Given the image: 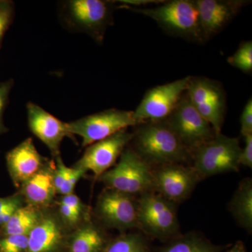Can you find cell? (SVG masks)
<instances>
[{
	"label": "cell",
	"mask_w": 252,
	"mask_h": 252,
	"mask_svg": "<svg viewBox=\"0 0 252 252\" xmlns=\"http://www.w3.org/2000/svg\"><path fill=\"white\" fill-rule=\"evenodd\" d=\"M137 126L132 138L133 150L150 166L182 164L191 157L163 121L144 122Z\"/></svg>",
	"instance_id": "obj_1"
},
{
	"label": "cell",
	"mask_w": 252,
	"mask_h": 252,
	"mask_svg": "<svg viewBox=\"0 0 252 252\" xmlns=\"http://www.w3.org/2000/svg\"><path fill=\"white\" fill-rule=\"evenodd\" d=\"M115 1L67 0L59 4L60 22L68 31L83 33L97 44L103 43L106 31L114 23Z\"/></svg>",
	"instance_id": "obj_2"
},
{
	"label": "cell",
	"mask_w": 252,
	"mask_h": 252,
	"mask_svg": "<svg viewBox=\"0 0 252 252\" xmlns=\"http://www.w3.org/2000/svg\"><path fill=\"white\" fill-rule=\"evenodd\" d=\"M119 8L130 9L152 18L172 35L194 42H205L195 1L174 0L154 8L132 7L126 5Z\"/></svg>",
	"instance_id": "obj_3"
},
{
	"label": "cell",
	"mask_w": 252,
	"mask_h": 252,
	"mask_svg": "<svg viewBox=\"0 0 252 252\" xmlns=\"http://www.w3.org/2000/svg\"><path fill=\"white\" fill-rule=\"evenodd\" d=\"M242 148L238 138L220 133L198 147L192 154L193 168L199 178L238 172Z\"/></svg>",
	"instance_id": "obj_4"
},
{
	"label": "cell",
	"mask_w": 252,
	"mask_h": 252,
	"mask_svg": "<svg viewBox=\"0 0 252 252\" xmlns=\"http://www.w3.org/2000/svg\"><path fill=\"white\" fill-rule=\"evenodd\" d=\"M99 179L108 189L129 195L153 190L152 167L133 149H126L117 165L102 174Z\"/></svg>",
	"instance_id": "obj_5"
},
{
	"label": "cell",
	"mask_w": 252,
	"mask_h": 252,
	"mask_svg": "<svg viewBox=\"0 0 252 252\" xmlns=\"http://www.w3.org/2000/svg\"><path fill=\"white\" fill-rule=\"evenodd\" d=\"M137 203L139 228L160 240L175 236L179 221L173 203L153 191L141 194Z\"/></svg>",
	"instance_id": "obj_6"
},
{
	"label": "cell",
	"mask_w": 252,
	"mask_h": 252,
	"mask_svg": "<svg viewBox=\"0 0 252 252\" xmlns=\"http://www.w3.org/2000/svg\"><path fill=\"white\" fill-rule=\"evenodd\" d=\"M69 132L80 136L82 147H87L94 142L110 137L130 126L138 125L132 111L109 109L67 123Z\"/></svg>",
	"instance_id": "obj_7"
},
{
	"label": "cell",
	"mask_w": 252,
	"mask_h": 252,
	"mask_svg": "<svg viewBox=\"0 0 252 252\" xmlns=\"http://www.w3.org/2000/svg\"><path fill=\"white\" fill-rule=\"evenodd\" d=\"M163 122L191 154L216 135L213 127L190 102L187 91L173 112Z\"/></svg>",
	"instance_id": "obj_8"
},
{
	"label": "cell",
	"mask_w": 252,
	"mask_h": 252,
	"mask_svg": "<svg viewBox=\"0 0 252 252\" xmlns=\"http://www.w3.org/2000/svg\"><path fill=\"white\" fill-rule=\"evenodd\" d=\"M190 76L163 85L155 86L144 94L140 104L133 111L138 124L165 120L177 107L187 91Z\"/></svg>",
	"instance_id": "obj_9"
},
{
	"label": "cell",
	"mask_w": 252,
	"mask_h": 252,
	"mask_svg": "<svg viewBox=\"0 0 252 252\" xmlns=\"http://www.w3.org/2000/svg\"><path fill=\"white\" fill-rule=\"evenodd\" d=\"M187 94L194 107L216 134L220 133L224 122L226 98L220 83L207 78L190 77Z\"/></svg>",
	"instance_id": "obj_10"
},
{
	"label": "cell",
	"mask_w": 252,
	"mask_h": 252,
	"mask_svg": "<svg viewBox=\"0 0 252 252\" xmlns=\"http://www.w3.org/2000/svg\"><path fill=\"white\" fill-rule=\"evenodd\" d=\"M133 138V133L124 129L110 137L91 144L75 164L76 168L91 171L96 178L112 168L126 146Z\"/></svg>",
	"instance_id": "obj_11"
},
{
	"label": "cell",
	"mask_w": 252,
	"mask_h": 252,
	"mask_svg": "<svg viewBox=\"0 0 252 252\" xmlns=\"http://www.w3.org/2000/svg\"><path fill=\"white\" fill-rule=\"evenodd\" d=\"M96 212L110 228L120 230L139 228L138 203L133 195L108 189L99 196Z\"/></svg>",
	"instance_id": "obj_12"
},
{
	"label": "cell",
	"mask_w": 252,
	"mask_h": 252,
	"mask_svg": "<svg viewBox=\"0 0 252 252\" xmlns=\"http://www.w3.org/2000/svg\"><path fill=\"white\" fill-rule=\"evenodd\" d=\"M200 180L193 167L170 164L153 170V189L171 203H180L193 192Z\"/></svg>",
	"instance_id": "obj_13"
},
{
	"label": "cell",
	"mask_w": 252,
	"mask_h": 252,
	"mask_svg": "<svg viewBox=\"0 0 252 252\" xmlns=\"http://www.w3.org/2000/svg\"><path fill=\"white\" fill-rule=\"evenodd\" d=\"M26 109L30 130L45 144L54 157H59L63 140L65 137L74 139L67 123L60 120L34 102H28Z\"/></svg>",
	"instance_id": "obj_14"
},
{
	"label": "cell",
	"mask_w": 252,
	"mask_h": 252,
	"mask_svg": "<svg viewBox=\"0 0 252 252\" xmlns=\"http://www.w3.org/2000/svg\"><path fill=\"white\" fill-rule=\"evenodd\" d=\"M200 29L204 41L220 33L238 16L249 1L243 0H197Z\"/></svg>",
	"instance_id": "obj_15"
},
{
	"label": "cell",
	"mask_w": 252,
	"mask_h": 252,
	"mask_svg": "<svg viewBox=\"0 0 252 252\" xmlns=\"http://www.w3.org/2000/svg\"><path fill=\"white\" fill-rule=\"evenodd\" d=\"M6 164L16 185H22L46 165L31 138L23 141L6 154Z\"/></svg>",
	"instance_id": "obj_16"
},
{
	"label": "cell",
	"mask_w": 252,
	"mask_h": 252,
	"mask_svg": "<svg viewBox=\"0 0 252 252\" xmlns=\"http://www.w3.org/2000/svg\"><path fill=\"white\" fill-rule=\"evenodd\" d=\"M68 240L58 218L41 217L28 234L26 252H67Z\"/></svg>",
	"instance_id": "obj_17"
},
{
	"label": "cell",
	"mask_w": 252,
	"mask_h": 252,
	"mask_svg": "<svg viewBox=\"0 0 252 252\" xmlns=\"http://www.w3.org/2000/svg\"><path fill=\"white\" fill-rule=\"evenodd\" d=\"M54 171L47 164L23 183V195L32 206L45 205L52 201L56 193Z\"/></svg>",
	"instance_id": "obj_18"
},
{
	"label": "cell",
	"mask_w": 252,
	"mask_h": 252,
	"mask_svg": "<svg viewBox=\"0 0 252 252\" xmlns=\"http://www.w3.org/2000/svg\"><path fill=\"white\" fill-rule=\"evenodd\" d=\"M229 210L244 229L252 230V180L245 178L239 184L229 203Z\"/></svg>",
	"instance_id": "obj_19"
},
{
	"label": "cell",
	"mask_w": 252,
	"mask_h": 252,
	"mask_svg": "<svg viewBox=\"0 0 252 252\" xmlns=\"http://www.w3.org/2000/svg\"><path fill=\"white\" fill-rule=\"evenodd\" d=\"M107 245L100 230L93 224H86L69 238L67 252H103Z\"/></svg>",
	"instance_id": "obj_20"
},
{
	"label": "cell",
	"mask_w": 252,
	"mask_h": 252,
	"mask_svg": "<svg viewBox=\"0 0 252 252\" xmlns=\"http://www.w3.org/2000/svg\"><path fill=\"white\" fill-rule=\"evenodd\" d=\"M157 252H220V248L198 233H192L174 239Z\"/></svg>",
	"instance_id": "obj_21"
},
{
	"label": "cell",
	"mask_w": 252,
	"mask_h": 252,
	"mask_svg": "<svg viewBox=\"0 0 252 252\" xmlns=\"http://www.w3.org/2000/svg\"><path fill=\"white\" fill-rule=\"evenodd\" d=\"M39 212L33 206L20 207L3 226L4 235H27L41 220Z\"/></svg>",
	"instance_id": "obj_22"
},
{
	"label": "cell",
	"mask_w": 252,
	"mask_h": 252,
	"mask_svg": "<svg viewBox=\"0 0 252 252\" xmlns=\"http://www.w3.org/2000/svg\"><path fill=\"white\" fill-rule=\"evenodd\" d=\"M103 252H147V240L137 233L121 235L107 243Z\"/></svg>",
	"instance_id": "obj_23"
},
{
	"label": "cell",
	"mask_w": 252,
	"mask_h": 252,
	"mask_svg": "<svg viewBox=\"0 0 252 252\" xmlns=\"http://www.w3.org/2000/svg\"><path fill=\"white\" fill-rule=\"evenodd\" d=\"M227 62L242 72L250 74L252 71V41L242 43L234 54L227 59Z\"/></svg>",
	"instance_id": "obj_24"
},
{
	"label": "cell",
	"mask_w": 252,
	"mask_h": 252,
	"mask_svg": "<svg viewBox=\"0 0 252 252\" xmlns=\"http://www.w3.org/2000/svg\"><path fill=\"white\" fill-rule=\"evenodd\" d=\"M28 235H4L0 239V252H26L28 248Z\"/></svg>",
	"instance_id": "obj_25"
},
{
	"label": "cell",
	"mask_w": 252,
	"mask_h": 252,
	"mask_svg": "<svg viewBox=\"0 0 252 252\" xmlns=\"http://www.w3.org/2000/svg\"><path fill=\"white\" fill-rule=\"evenodd\" d=\"M14 4L9 0H0V48L6 31L14 17Z\"/></svg>",
	"instance_id": "obj_26"
},
{
	"label": "cell",
	"mask_w": 252,
	"mask_h": 252,
	"mask_svg": "<svg viewBox=\"0 0 252 252\" xmlns=\"http://www.w3.org/2000/svg\"><path fill=\"white\" fill-rule=\"evenodd\" d=\"M13 79L0 82V135L7 131L4 124V113L9 102V94L14 87Z\"/></svg>",
	"instance_id": "obj_27"
},
{
	"label": "cell",
	"mask_w": 252,
	"mask_h": 252,
	"mask_svg": "<svg viewBox=\"0 0 252 252\" xmlns=\"http://www.w3.org/2000/svg\"><path fill=\"white\" fill-rule=\"evenodd\" d=\"M85 173L86 172L81 169L76 168V167H72V168L68 167L64 182L58 193L63 195L73 193L78 181L80 180Z\"/></svg>",
	"instance_id": "obj_28"
},
{
	"label": "cell",
	"mask_w": 252,
	"mask_h": 252,
	"mask_svg": "<svg viewBox=\"0 0 252 252\" xmlns=\"http://www.w3.org/2000/svg\"><path fill=\"white\" fill-rule=\"evenodd\" d=\"M240 132L243 137L252 134V99L250 97L244 107L240 117Z\"/></svg>",
	"instance_id": "obj_29"
},
{
	"label": "cell",
	"mask_w": 252,
	"mask_h": 252,
	"mask_svg": "<svg viewBox=\"0 0 252 252\" xmlns=\"http://www.w3.org/2000/svg\"><path fill=\"white\" fill-rule=\"evenodd\" d=\"M245 140V147L242 149L240 155V166L252 167V134L243 137Z\"/></svg>",
	"instance_id": "obj_30"
},
{
	"label": "cell",
	"mask_w": 252,
	"mask_h": 252,
	"mask_svg": "<svg viewBox=\"0 0 252 252\" xmlns=\"http://www.w3.org/2000/svg\"><path fill=\"white\" fill-rule=\"evenodd\" d=\"M21 207V200L18 197H16L14 201L10 204L9 206L4 208L0 213V225L4 226L10 220L11 217L14 215V212L17 209Z\"/></svg>",
	"instance_id": "obj_31"
},
{
	"label": "cell",
	"mask_w": 252,
	"mask_h": 252,
	"mask_svg": "<svg viewBox=\"0 0 252 252\" xmlns=\"http://www.w3.org/2000/svg\"><path fill=\"white\" fill-rule=\"evenodd\" d=\"M60 213L63 220L70 225L75 224L81 216V213L79 212L62 204H60Z\"/></svg>",
	"instance_id": "obj_32"
},
{
	"label": "cell",
	"mask_w": 252,
	"mask_h": 252,
	"mask_svg": "<svg viewBox=\"0 0 252 252\" xmlns=\"http://www.w3.org/2000/svg\"><path fill=\"white\" fill-rule=\"evenodd\" d=\"M61 204L67 205L79 213L82 212L83 209H84V205H83L80 198L74 193L63 195V198H61Z\"/></svg>",
	"instance_id": "obj_33"
},
{
	"label": "cell",
	"mask_w": 252,
	"mask_h": 252,
	"mask_svg": "<svg viewBox=\"0 0 252 252\" xmlns=\"http://www.w3.org/2000/svg\"><path fill=\"white\" fill-rule=\"evenodd\" d=\"M223 252H248V251L245 248V244L243 242L238 241L231 248Z\"/></svg>",
	"instance_id": "obj_34"
},
{
	"label": "cell",
	"mask_w": 252,
	"mask_h": 252,
	"mask_svg": "<svg viewBox=\"0 0 252 252\" xmlns=\"http://www.w3.org/2000/svg\"><path fill=\"white\" fill-rule=\"evenodd\" d=\"M16 197H7V198H0V213L1 212L6 208V207L9 206L10 204L14 201Z\"/></svg>",
	"instance_id": "obj_35"
}]
</instances>
